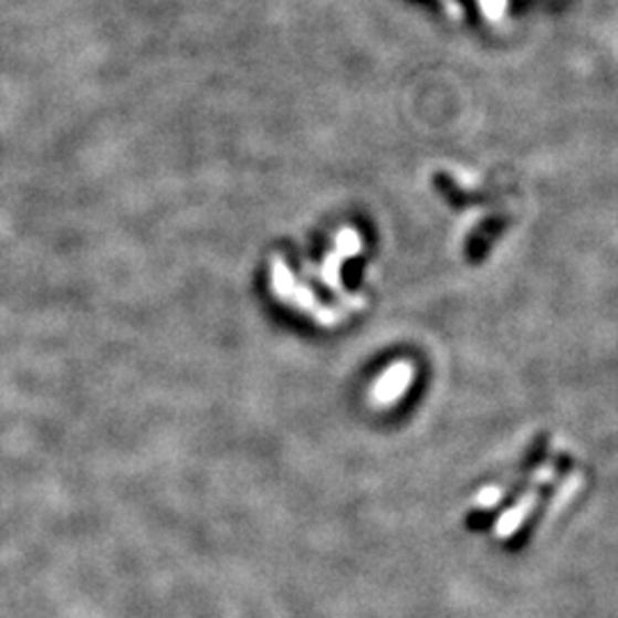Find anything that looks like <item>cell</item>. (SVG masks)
<instances>
[{
  "label": "cell",
  "instance_id": "1",
  "mask_svg": "<svg viewBox=\"0 0 618 618\" xmlns=\"http://www.w3.org/2000/svg\"><path fill=\"white\" fill-rule=\"evenodd\" d=\"M481 6L488 17H500L506 8V0H481Z\"/></svg>",
  "mask_w": 618,
  "mask_h": 618
}]
</instances>
